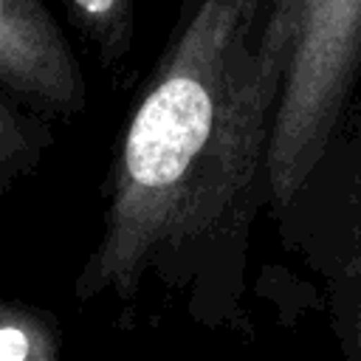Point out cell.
Returning <instances> with one entry per match:
<instances>
[{
	"instance_id": "7",
	"label": "cell",
	"mask_w": 361,
	"mask_h": 361,
	"mask_svg": "<svg viewBox=\"0 0 361 361\" xmlns=\"http://www.w3.org/2000/svg\"><path fill=\"white\" fill-rule=\"evenodd\" d=\"M324 299L330 327L350 361H361V279L324 268Z\"/></svg>"
},
{
	"instance_id": "8",
	"label": "cell",
	"mask_w": 361,
	"mask_h": 361,
	"mask_svg": "<svg viewBox=\"0 0 361 361\" xmlns=\"http://www.w3.org/2000/svg\"><path fill=\"white\" fill-rule=\"evenodd\" d=\"M333 212L338 214L333 234H338L341 240L333 243L327 254H313V265H319L322 271L336 268L361 279V195L341 186V197Z\"/></svg>"
},
{
	"instance_id": "5",
	"label": "cell",
	"mask_w": 361,
	"mask_h": 361,
	"mask_svg": "<svg viewBox=\"0 0 361 361\" xmlns=\"http://www.w3.org/2000/svg\"><path fill=\"white\" fill-rule=\"evenodd\" d=\"M65 6L73 25L107 71L127 62L135 39L133 0H65Z\"/></svg>"
},
{
	"instance_id": "9",
	"label": "cell",
	"mask_w": 361,
	"mask_h": 361,
	"mask_svg": "<svg viewBox=\"0 0 361 361\" xmlns=\"http://www.w3.org/2000/svg\"><path fill=\"white\" fill-rule=\"evenodd\" d=\"M327 152L344 155V189H353L361 195V99H350L341 124L327 147Z\"/></svg>"
},
{
	"instance_id": "3",
	"label": "cell",
	"mask_w": 361,
	"mask_h": 361,
	"mask_svg": "<svg viewBox=\"0 0 361 361\" xmlns=\"http://www.w3.org/2000/svg\"><path fill=\"white\" fill-rule=\"evenodd\" d=\"M0 93L48 124L87 107L82 65L45 0H0Z\"/></svg>"
},
{
	"instance_id": "4",
	"label": "cell",
	"mask_w": 361,
	"mask_h": 361,
	"mask_svg": "<svg viewBox=\"0 0 361 361\" xmlns=\"http://www.w3.org/2000/svg\"><path fill=\"white\" fill-rule=\"evenodd\" d=\"M56 135L39 116L0 93V195L34 175Z\"/></svg>"
},
{
	"instance_id": "6",
	"label": "cell",
	"mask_w": 361,
	"mask_h": 361,
	"mask_svg": "<svg viewBox=\"0 0 361 361\" xmlns=\"http://www.w3.org/2000/svg\"><path fill=\"white\" fill-rule=\"evenodd\" d=\"M0 361H62L59 322L23 302H0Z\"/></svg>"
},
{
	"instance_id": "2",
	"label": "cell",
	"mask_w": 361,
	"mask_h": 361,
	"mask_svg": "<svg viewBox=\"0 0 361 361\" xmlns=\"http://www.w3.org/2000/svg\"><path fill=\"white\" fill-rule=\"evenodd\" d=\"M296 25L268 147V209L285 217L361 79V0H271Z\"/></svg>"
},
{
	"instance_id": "1",
	"label": "cell",
	"mask_w": 361,
	"mask_h": 361,
	"mask_svg": "<svg viewBox=\"0 0 361 361\" xmlns=\"http://www.w3.org/2000/svg\"><path fill=\"white\" fill-rule=\"evenodd\" d=\"M293 17L271 0H183L141 87L107 178L79 305H183L206 330L251 336L243 305L251 223L268 206V147L293 54Z\"/></svg>"
}]
</instances>
